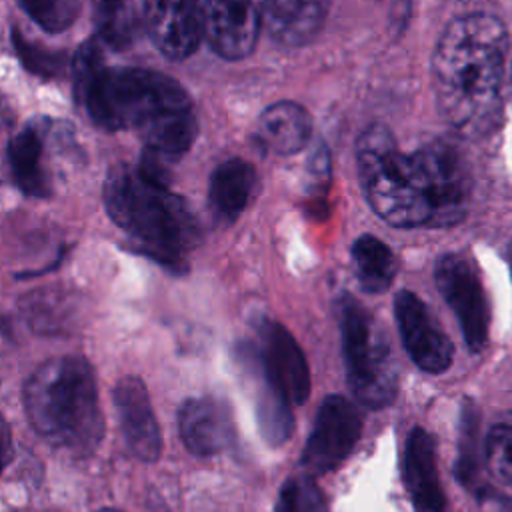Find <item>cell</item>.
Instances as JSON below:
<instances>
[{
  "instance_id": "603a6c76",
  "label": "cell",
  "mask_w": 512,
  "mask_h": 512,
  "mask_svg": "<svg viewBox=\"0 0 512 512\" xmlns=\"http://www.w3.org/2000/svg\"><path fill=\"white\" fill-rule=\"evenodd\" d=\"M276 512H328V502L310 474H298L282 484Z\"/></svg>"
},
{
  "instance_id": "4316f807",
  "label": "cell",
  "mask_w": 512,
  "mask_h": 512,
  "mask_svg": "<svg viewBox=\"0 0 512 512\" xmlns=\"http://www.w3.org/2000/svg\"><path fill=\"white\" fill-rule=\"evenodd\" d=\"M18 50L24 58V62L34 70V72H40V74H56V70L60 68V60L58 56H50V54H40L38 48L34 46H28L22 38H18Z\"/></svg>"
},
{
  "instance_id": "3957f363",
  "label": "cell",
  "mask_w": 512,
  "mask_h": 512,
  "mask_svg": "<svg viewBox=\"0 0 512 512\" xmlns=\"http://www.w3.org/2000/svg\"><path fill=\"white\" fill-rule=\"evenodd\" d=\"M24 406L34 430L58 448L86 456L104 434L98 388L90 364L80 356L40 364L24 388Z\"/></svg>"
},
{
  "instance_id": "4fadbf2b",
  "label": "cell",
  "mask_w": 512,
  "mask_h": 512,
  "mask_svg": "<svg viewBox=\"0 0 512 512\" xmlns=\"http://www.w3.org/2000/svg\"><path fill=\"white\" fill-rule=\"evenodd\" d=\"M114 406L128 450L144 462H154L162 452V436L144 382L136 376L118 380Z\"/></svg>"
},
{
  "instance_id": "5bb4252c",
  "label": "cell",
  "mask_w": 512,
  "mask_h": 512,
  "mask_svg": "<svg viewBox=\"0 0 512 512\" xmlns=\"http://www.w3.org/2000/svg\"><path fill=\"white\" fill-rule=\"evenodd\" d=\"M236 360L254 392V406H256V420H258L260 434L264 436L266 442L274 446L284 444L292 434V424H294L292 404L266 376L254 344H242L238 348Z\"/></svg>"
},
{
  "instance_id": "44dd1931",
  "label": "cell",
  "mask_w": 512,
  "mask_h": 512,
  "mask_svg": "<svg viewBox=\"0 0 512 512\" xmlns=\"http://www.w3.org/2000/svg\"><path fill=\"white\" fill-rule=\"evenodd\" d=\"M352 264L358 282L368 294H382L396 276V258L380 238L364 234L352 244Z\"/></svg>"
},
{
  "instance_id": "cb8c5ba5",
  "label": "cell",
  "mask_w": 512,
  "mask_h": 512,
  "mask_svg": "<svg viewBox=\"0 0 512 512\" xmlns=\"http://www.w3.org/2000/svg\"><path fill=\"white\" fill-rule=\"evenodd\" d=\"M484 460L490 476L512 488V414L504 416L490 428Z\"/></svg>"
},
{
  "instance_id": "7c38bea8",
  "label": "cell",
  "mask_w": 512,
  "mask_h": 512,
  "mask_svg": "<svg viewBox=\"0 0 512 512\" xmlns=\"http://www.w3.org/2000/svg\"><path fill=\"white\" fill-rule=\"evenodd\" d=\"M144 26L154 46L172 60L188 58L202 40L196 0H142Z\"/></svg>"
},
{
  "instance_id": "7402d4cb",
  "label": "cell",
  "mask_w": 512,
  "mask_h": 512,
  "mask_svg": "<svg viewBox=\"0 0 512 512\" xmlns=\"http://www.w3.org/2000/svg\"><path fill=\"white\" fill-rule=\"evenodd\" d=\"M94 22L100 36L114 48L130 46L144 26L142 0H94Z\"/></svg>"
},
{
  "instance_id": "d4e9b609",
  "label": "cell",
  "mask_w": 512,
  "mask_h": 512,
  "mask_svg": "<svg viewBox=\"0 0 512 512\" xmlns=\"http://www.w3.org/2000/svg\"><path fill=\"white\" fill-rule=\"evenodd\" d=\"M18 6L44 30L62 32L78 14L80 0H16Z\"/></svg>"
},
{
  "instance_id": "30bf717a",
  "label": "cell",
  "mask_w": 512,
  "mask_h": 512,
  "mask_svg": "<svg viewBox=\"0 0 512 512\" xmlns=\"http://www.w3.org/2000/svg\"><path fill=\"white\" fill-rule=\"evenodd\" d=\"M394 316L412 362L430 374L446 372L454 358V346L426 304L414 292L400 290L394 298Z\"/></svg>"
},
{
  "instance_id": "ac0fdd59",
  "label": "cell",
  "mask_w": 512,
  "mask_h": 512,
  "mask_svg": "<svg viewBox=\"0 0 512 512\" xmlns=\"http://www.w3.org/2000/svg\"><path fill=\"white\" fill-rule=\"evenodd\" d=\"M312 134L308 112L290 100L268 106L256 124L258 144L274 154H294L306 146Z\"/></svg>"
},
{
  "instance_id": "83f0119b",
  "label": "cell",
  "mask_w": 512,
  "mask_h": 512,
  "mask_svg": "<svg viewBox=\"0 0 512 512\" xmlns=\"http://www.w3.org/2000/svg\"><path fill=\"white\" fill-rule=\"evenodd\" d=\"M12 458V434L6 420L0 416V472Z\"/></svg>"
},
{
  "instance_id": "277c9868",
  "label": "cell",
  "mask_w": 512,
  "mask_h": 512,
  "mask_svg": "<svg viewBox=\"0 0 512 512\" xmlns=\"http://www.w3.org/2000/svg\"><path fill=\"white\" fill-rule=\"evenodd\" d=\"M104 204L122 230L166 264H182L198 242L200 230L186 202L138 168L120 164L108 172Z\"/></svg>"
},
{
  "instance_id": "9a60e30c",
  "label": "cell",
  "mask_w": 512,
  "mask_h": 512,
  "mask_svg": "<svg viewBox=\"0 0 512 512\" xmlns=\"http://www.w3.org/2000/svg\"><path fill=\"white\" fill-rule=\"evenodd\" d=\"M178 428L184 446L204 458L224 452L234 440V424L228 408L208 396L188 398L182 404Z\"/></svg>"
},
{
  "instance_id": "7a4b0ae2",
  "label": "cell",
  "mask_w": 512,
  "mask_h": 512,
  "mask_svg": "<svg viewBox=\"0 0 512 512\" xmlns=\"http://www.w3.org/2000/svg\"><path fill=\"white\" fill-rule=\"evenodd\" d=\"M508 38L490 14L454 18L432 56V86L442 118L464 138L486 136L500 118Z\"/></svg>"
},
{
  "instance_id": "8fae6325",
  "label": "cell",
  "mask_w": 512,
  "mask_h": 512,
  "mask_svg": "<svg viewBox=\"0 0 512 512\" xmlns=\"http://www.w3.org/2000/svg\"><path fill=\"white\" fill-rule=\"evenodd\" d=\"M256 352L266 376L294 406L310 394V368L296 338L278 322H262Z\"/></svg>"
},
{
  "instance_id": "484cf974",
  "label": "cell",
  "mask_w": 512,
  "mask_h": 512,
  "mask_svg": "<svg viewBox=\"0 0 512 512\" xmlns=\"http://www.w3.org/2000/svg\"><path fill=\"white\" fill-rule=\"evenodd\" d=\"M456 472L466 486H472L476 482V474H478V416H476L474 404H466L462 408Z\"/></svg>"
},
{
  "instance_id": "8992f818",
  "label": "cell",
  "mask_w": 512,
  "mask_h": 512,
  "mask_svg": "<svg viewBox=\"0 0 512 512\" xmlns=\"http://www.w3.org/2000/svg\"><path fill=\"white\" fill-rule=\"evenodd\" d=\"M338 318L352 394L368 408H386L398 392V370L384 330L350 294L340 298Z\"/></svg>"
},
{
  "instance_id": "f1b7e54d",
  "label": "cell",
  "mask_w": 512,
  "mask_h": 512,
  "mask_svg": "<svg viewBox=\"0 0 512 512\" xmlns=\"http://www.w3.org/2000/svg\"><path fill=\"white\" fill-rule=\"evenodd\" d=\"M98 512H118V510H112V508H104V510H98Z\"/></svg>"
},
{
  "instance_id": "2e32d148",
  "label": "cell",
  "mask_w": 512,
  "mask_h": 512,
  "mask_svg": "<svg viewBox=\"0 0 512 512\" xmlns=\"http://www.w3.org/2000/svg\"><path fill=\"white\" fill-rule=\"evenodd\" d=\"M404 484L416 512H446L436 446L424 428H412L404 448Z\"/></svg>"
},
{
  "instance_id": "ba28073f",
  "label": "cell",
  "mask_w": 512,
  "mask_h": 512,
  "mask_svg": "<svg viewBox=\"0 0 512 512\" xmlns=\"http://www.w3.org/2000/svg\"><path fill=\"white\" fill-rule=\"evenodd\" d=\"M436 286L454 316L472 352L484 350L490 332V308L484 286L472 262L460 254H446L434 270Z\"/></svg>"
},
{
  "instance_id": "ffe728a7",
  "label": "cell",
  "mask_w": 512,
  "mask_h": 512,
  "mask_svg": "<svg viewBox=\"0 0 512 512\" xmlns=\"http://www.w3.org/2000/svg\"><path fill=\"white\" fill-rule=\"evenodd\" d=\"M46 126L28 124L10 142L8 158L16 184L30 196L48 194V172L44 168Z\"/></svg>"
},
{
  "instance_id": "d6986e66",
  "label": "cell",
  "mask_w": 512,
  "mask_h": 512,
  "mask_svg": "<svg viewBox=\"0 0 512 512\" xmlns=\"http://www.w3.org/2000/svg\"><path fill=\"white\" fill-rule=\"evenodd\" d=\"M256 170L242 158H228L210 176L208 200L214 216L222 222L236 220L256 190Z\"/></svg>"
},
{
  "instance_id": "9c48e42d",
  "label": "cell",
  "mask_w": 512,
  "mask_h": 512,
  "mask_svg": "<svg viewBox=\"0 0 512 512\" xmlns=\"http://www.w3.org/2000/svg\"><path fill=\"white\" fill-rule=\"evenodd\" d=\"M202 38L210 48L226 58H246L262 32V12L258 0H196Z\"/></svg>"
},
{
  "instance_id": "e0dca14e",
  "label": "cell",
  "mask_w": 512,
  "mask_h": 512,
  "mask_svg": "<svg viewBox=\"0 0 512 512\" xmlns=\"http://www.w3.org/2000/svg\"><path fill=\"white\" fill-rule=\"evenodd\" d=\"M262 30L284 46L312 42L324 26L328 0H258Z\"/></svg>"
},
{
  "instance_id": "6da1fadb",
  "label": "cell",
  "mask_w": 512,
  "mask_h": 512,
  "mask_svg": "<svg viewBox=\"0 0 512 512\" xmlns=\"http://www.w3.org/2000/svg\"><path fill=\"white\" fill-rule=\"evenodd\" d=\"M358 176L370 208L390 226H452L468 210L470 184L456 150L442 142L398 148L384 126L358 138Z\"/></svg>"
},
{
  "instance_id": "5b68a950",
  "label": "cell",
  "mask_w": 512,
  "mask_h": 512,
  "mask_svg": "<svg viewBox=\"0 0 512 512\" xmlns=\"http://www.w3.org/2000/svg\"><path fill=\"white\" fill-rule=\"evenodd\" d=\"M90 118L108 130L142 128L148 122L192 108L188 94L170 76L142 68H102L78 92Z\"/></svg>"
},
{
  "instance_id": "52a82bcc",
  "label": "cell",
  "mask_w": 512,
  "mask_h": 512,
  "mask_svg": "<svg viewBox=\"0 0 512 512\" xmlns=\"http://www.w3.org/2000/svg\"><path fill=\"white\" fill-rule=\"evenodd\" d=\"M362 434L358 408L344 396H328L320 404L302 452V468L310 476L336 470L354 450Z\"/></svg>"
}]
</instances>
